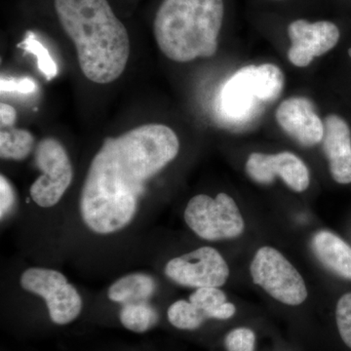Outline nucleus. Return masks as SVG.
<instances>
[{
	"label": "nucleus",
	"mask_w": 351,
	"mask_h": 351,
	"mask_svg": "<svg viewBox=\"0 0 351 351\" xmlns=\"http://www.w3.org/2000/svg\"><path fill=\"white\" fill-rule=\"evenodd\" d=\"M179 151V138L163 124H145L105 138L80 193V214L88 230L110 235L128 228L147 184Z\"/></svg>",
	"instance_id": "f257e3e1"
},
{
	"label": "nucleus",
	"mask_w": 351,
	"mask_h": 351,
	"mask_svg": "<svg viewBox=\"0 0 351 351\" xmlns=\"http://www.w3.org/2000/svg\"><path fill=\"white\" fill-rule=\"evenodd\" d=\"M54 4L75 44L83 75L98 84L117 80L128 63L130 39L108 0H55Z\"/></svg>",
	"instance_id": "f03ea898"
},
{
	"label": "nucleus",
	"mask_w": 351,
	"mask_h": 351,
	"mask_svg": "<svg viewBox=\"0 0 351 351\" xmlns=\"http://www.w3.org/2000/svg\"><path fill=\"white\" fill-rule=\"evenodd\" d=\"M223 14V0H163L154 22L159 49L178 63L214 56Z\"/></svg>",
	"instance_id": "7ed1b4c3"
},
{
	"label": "nucleus",
	"mask_w": 351,
	"mask_h": 351,
	"mask_svg": "<svg viewBox=\"0 0 351 351\" xmlns=\"http://www.w3.org/2000/svg\"><path fill=\"white\" fill-rule=\"evenodd\" d=\"M285 78L274 64L247 66L223 84L218 97L221 119L230 125H246L282 93Z\"/></svg>",
	"instance_id": "20e7f679"
},
{
	"label": "nucleus",
	"mask_w": 351,
	"mask_h": 351,
	"mask_svg": "<svg viewBox=\"0 0 351 351\" xmlns=\"http://www.w3.org/2000/svg\"><path fill=\"white\" fill-rule=\"evenodd\" d=\"M184 221L200 239L208 241L232 239L244 232L243 217L232 197L219 193L216 198L198 195L184 209Z\"/></svg>",
	"instance_id": "39448f33"
},
{
	"label": "nucleus",
	"mask_w": 351,
	"mask_h": 351,
	"mask_svg": "<svg viewBox=\"0 0 351 351\" xmlns=\"http://www.w3.org/2000/svg\"><path fill=\"white\" fill-rule=\"evenodd\" d=\"M20 285L27 292L43 298L54 324L66 326L75 322L82 313V295L61 271L29 267L21 276Z\"/></svg>",
	"instance_id": "423d86ee"
},
{
	"label": "nucleus",
	"mask_w": 351,
	"mask_h": 351,
	"mask_svg": "<svg viewBox=\"0 0 351 351\" xmlns=\"http://www.w3.org/2000/svg\"><path fill=\"white\" fill-rule=\"evenodd\" d=\"M250 274L254 283L287 306H300L308 295L301 274L272 247L258 249L252 261Z\"/></svg>",
	"instance_id": "0eeeda50"
},
{
	"label": "nucleus",
	"mask_w": 351,
	"mask_h": 351,
	"mask_svg": "<svg viewBox=\"0 0 351 351\" xmlns=\"http://www.w3.org/2000/svg\"><path fill=\"white\" fill-rule=\"evenodd\" d=\"M34 161L41 175L29 189L31 198L40 208L56 206L73 180V163L68 152L56 138H43L36 145Z\"/></svg>",
	"instance_id": "6e6552de"
},
{
	"label": "nucleus",
	"mask_w": 351,
	"mask_h": 351,
	"mask_svg": "<svg viewBox=\"0 0 351 351\" xmlns=\"http://www.w3.org/2000/svg\"><path fill=\"white\" fill-rule=\"evenodd\" d=\"M164 274L182 287L219 288L230 276V267L213 247L204 246L173 258L166 263Z\"/></svg>",
	"instance_id": "1a4fd4ad"
},
{
	"label": "nucleus",
	"mask_w": 351,
	"mask_h": 351,
	"mask_svg": "<svg viewBox=\"0 0 351 351\" xmlns=\"http://www.w3.org/2000/svg\"><path fill=\"white\" fill-rule=\"evenodd\" d=\"M291 47L288 59L294 66L304 68L314 58L322 56L338 44L341 32L338 25L329 21L311 23L297 20L288 27Z\"/></svg>",
	"instance_id": "9d476101"
},
{
	"label": "nucleus",
	"mask_w": 351,
	"mask_h": 351,
	"mask_svg": "<svg viewBox=\"0 0 351 351\" xmlns=\"http://www.w3.org/2000/svg\"><path fill=\"white\" fill-rule=\"evenodd\" d=\"M246 173L253 181L269 184L281 178L286 184L297 193H302L311 184L308 168L301 158L292 152L277 154H251L247 160Z\"/></svg>",
	"instance_id": "9b49d317"
},
{
	"label": "nucleus",
	"mask_w": 351,
	"mask_h": 351,
	"mask_svg": "<svg viewBox=\"0 0 351 351\" xmlns=\"http://www.w3.org/2000/svg\"><path fill=\"white\" fill-rule=\"evenodd\" d=\"M279 125L302 147H314L322 142L324 123L315 112L313 101L293 97L282 101L276 110Z\"/></svg>",
	"instance_id": "f8f14e48"
},
{
	"label": "nucleus",
	"mask_w": 351,
	"mask_h": 351,
	"mask_svg": "<svg viewBox=\"0 0 351 351\" xmlns=\"http://www.w3.org/2000/svg\"><path fill=\"white\" fill-rule=\"evenodd\" d=\"M322 142L332 179L339 184H350L351 132L348 124L338 115H329L325 119Z\"/></svg>",
	"instance_id": "ddd939ff"
},
{
	"label": "nucleus",
	"mask_w": 351,
	"mask_h": 351,
	"mask_svg": "<svg viewBox=\"0 0 351 351\" xmlns=\"http://www.w3.org/2000/svg\"><path fill=\"white\" fill-rule=\"evenodd\" d=\"M311 249L325 267L346 279H351V247L341 237L320 230L311 239Z\"/></svg>",
	"instance_id": "4468645a"
},
{
	"label": "nucleus",
	"mask_w": 351,
	"mask_h": 351,
	"mask_svg": "<svg viewBox=\"0 0 351 351\" xmlns=\"http://www.w3.org/2000/svg\"><path fill=\"white\" fill-rule=\"evenodd\" d=\"M157 290L154 277L144 272L126 274L108 289L110 301L120 306L134 302H151Z\"/></svg>",
	"instance_id": "2eb2a0df"
},
{
	"label": "nucleus",
	"mask_w": 351,
	"mask_h": 351,
	"mask_svg": "<svg viewBox=\"0 0 351 351\" xmlns=\"http://www.w3.org/2000/svg\"><path fill=\"white\" fill-rule=\"evenodd\" d=\"M201 319L228 320L237 313V307L226 300V295L219 288L195 289L189 299Z\"/></svg>",
	"instance_id": "dca6fc26"
},
{
	"label": "nucleus",
	"mask_w": 351,
	"mask_h": 351,
	"mask_svg": "<svg viewBox=\"0 0 351 351\" xmlns=\"http://www.w3.org/2000/svg\"><path fill=\"white\" fill-rule=\"evenodd\" d=\"M120 306L119 321L128 331L144 334L158 324V311L151 302H134Z\"/></svg>",
	"instance_id": "f3484780"
},
{
	"label": "nucleus",
	"mask_w": 351,
	"mask_h": 351,
	"mask_svg": "<svg viewBox=\"0 0 351 351\" xmlns=\"http://www.w3.org/2000/svg\"><path fill=\"white\" fill-rule=\"evenodd\" d=\"M36 138L31 132L15 127L1 128L0 132V156L6 160L21 161L27 158L34 149Z\"/></svg>",
	"instance_id": "a211bd4d"
},
{
	"label": "nucleus",
	"mask_w": 351,
	"mask_h": 351,
	"mask_svg": "<svg viewBox=\"0 0 351 351\" xmlns=\"http://www.w3.org/2000/svg\"><path fill=\"white\" fill-rule=\"evenodd\" d=\"M18 47L24 49L25 52L31 53L32 55L36 57V63H38L39 71L45 76L48 82L56 77L58 75L56 62L51 56L49 50L36 38L34 32H27L24 40L19 43Z\"/></svg>",
	"instance_id": "6ab92c4d"
},
{
	"label": "nucleus",
	"mask_w": 351,
	"mask_h": 351,
	"mask_svg": "<svg viewBox=\"0 0 351 351\" xmlns=\"http://www.w3.org/2000/svg\"><path fill=\"white\" fill-rule=\"evenodd\" d=\"M167 319L173 327L182 331H195L205 323L195 313L191 302L186 300L176 301L168 307Z\"/></svg>",
	"instance_id": "aec40b11"
},
{
	"label": "nucleus",
	"mask_w": 351,
	"mask_h": 351,
	"mask_svg": "<svg viewBox=\"0 0 351 351\" xmlns=\"http://www.w3.org/2000/svg\"><path fill=\"white\" fill-rule=\"evenodd\" d=\"M223 343L226 351H255L256 334L250 328H237L228 332Z\"/></svg>",
	"instance_id": "412c9836"
},
{
	"label": "nucleus",
	"mask_w": 351,
	"mask_h": 351,
	"mask_svg": "<svg viewBox=\"0 0 351 351\" xmlns=\"http://www.w3.org/2000/svg\"><path fill=\"white\" fill-rule=\"evenodd\" d=\"M336 321L339 336L351 350V293L339 298L336 307Z\"/></svg>",
	"instance_id": "4be33fe9"
},
{
	"label": "nucleus",
	"mask_w": 351,
	"mask_h": 351,
	"mask_svg": "<svg viewBox=\"0 0 351 351\" xmlns=\"http://www.w3.org/2000/svg\"><path fill=\"white\" fill-rule=\"evenodd\" d=\"M16 202L15 191L4 175L0 176V218L2 221L12 211Z\"/></svg>",
	"instance_id": "5701e85b"
},
{
	"label": "nucleus",
	"mask_w": 351,
	"mask_h": 351,
	"mask_svg": "<svg viewBox=\"0 0 351 351\" xmlns=\"http://www.w3.org/2000/svg\"><path fill=\"white\" fill-rule=\"evenodd\" d=\"M36 83L34 80L29 77L21 78H1L0 82V88L1 92H19L22 94H32L36 91Z\"/></svg>",
	"instance_id": "b1692460"
},
{
	"label": "nucleus",
	"mask_w": 351,
	"mask_h": 351,
	"mask_svg": "<svg viewBox=\"0 0 351 351\" xmlns=\"http://www.w3.org/2000/svg\"><path fill=\"white\" fill-rule=\"evenodd\" d=\"M17 119V112L12 106L8 104L1 103L0 105V124L1 128H8L13 127Z\"/></svg>",
	"instance_id": "393cba45"
},
{
	"label": "nucleus",
	"mask_w": 351,
	"mask_h": 351,
	"mask_svg": "<svg viewBox=\"0 0 351 351\" xmlns=\"http://www.w3.org/2000/svg\"><path fill=\"white\" fill-rule=\"evenodd\" d=\"M348 54H350V56L351 58V48H350V49H348Z\"/></svg>",
	"instance_id": "a878e982"
}]
</instances>
